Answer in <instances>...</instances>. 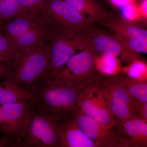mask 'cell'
Listing matches in <instances>:
<instances>
[{"instance_id":"8fae6325","label":"cell","mask_w":147,"mask_h":147,"mask_svg":"<svg viewBox=\"0 0 147 147\" xmlns=\"http://www.w3.org/2000/svg\"><path fill=\"white\" fill-rule=\"evenodd\" d=\"M73 118L84 134L95 143L96 146H121L122 138L115 135L112 129L87 115L79 109Z\"/></svg>"},{"instance_id":"30bf717a","label":"cell","mask_w":147,"mask_h":147,"mask_svg":"<svg viewBox=\"0 0 147 147\" xmlns=\"http://www.w3.org/2000/svg\"><path fill=\"white\" fill-rule=\"evenodd\" d=\"M54 25L52 20L42 13L30 30L11 43L22 53L44 47L50 42Z\"/></svg>"},{"instance_id":"4316f807","label":"cell","mask_w":147,"mask_h":147,"mask_svg":"<svg viewBox=\"0 0 147 147\" xmlns=\"http://www.w3.org/2000/svg\"><path fill=\"white\" fill-rule=\"evenodd\" d=\"M11 68L7 64L0 61V79H6L9 78L11 73Z\"/></svg>"},{"instance_id":"4dcf8cb0","label":"cell","mask_w":147,"mask_h":147,"mask_svg":"<svg viewBox=\"0 0 147 147\" xmlns=\"http://www.w3.org/2000/svg\"><path fill=\"white\" fill-rule=\"evenodd\" d=\"M32 1L36 8L41 12V9L43 6L44 0H32Z\"/></svg>"},{"instance_id":"484cf974","label":"cell","mask_w":147,"mask_h":147,"mask_svg":"<svg viewBox=\"0 0 147 147\" xmlns=\"http://www.w3.org/2000/svg\"><path fill=\"white\" fill-rule=\"evenodd\" d=\"M122 10L124 15L129 19L134 18L136 13V7L132 3L122 6Z\"/></svg>"},{"instance_id":"7a4b0ae2","label":"cell","mask_w":147,"mask_h":147,"mask_svg":"<svg viewBox=\"0 0 147 147\" xmlns=\"http://www.w3.org/2000/svg\"><path fill=\"white\" fill-rule=\"evenodd\" d=\"M88 41L86 37L54 23L49 42L50 67L43 80L54 79L78 50L86 48Z\"/></svg>"},{"instance_id":"d6986e66","label":"cell","mask_w":147,"mask_h":147,"mask_svg":"<svg viewBox=\"0 0 147 147\" xmlns=\"http://www.w3.org/2000/svg\"><path fill=\"white\" fill-rule=\"evenodd\" d=\"M21 53L2 34H0V61L11 67Z\"/></svg>"},{"instance_id":"3957f363","label":"cell","mask_w":147,"mask_h":147,"mask_svg":"<svg viewBox=\"0 0 147 147\" xmlns=\"http://www.w3.org/2000/svg\"><path fill=\"white\" fill-rule=\"evenodd\" d=\"M48 43L44 47L21 53L11 66L8 79L20 86L32 88L46 77L50 67Z\"/></svg>"},{"instance_id":"e0dca14e","label":"cell","mask_w":147,"mask_h":147,"mask_svg":"<svg viewBox=\"0 0 147 147\" xmlns=\"http://www.w3.org/2000/svg\"><path fill=\"white\" fill-rule=\"evenodd\" d=\"M39 16L24 14L11 19L4 24L2 34L11 42L30 30L35 24Z\"/></svg>"},{"instance_id":"8992f818","label":"cell","mask_w":147,"mask_h":147,"mask_svg":"<svg viewBox=\"0 0 147 147\" xmlns=\"http://www.w3.org/2000/svg\"><path fill=\"white\" fill-rule=\"evenodd\" d=\"M99 55L89 45L72 56L64 67L51 80L70 85L90 82L98 74L96 59Z\"/></svg>"},{"instance_id":"52a82bcc","label":"cell","mask_w":147,"mask_h":147,"mask_svg":"<svg viewBox=\"0 0 147 147\" xmlns=\"http://www.w3.org/2000/svg\"><path fill=\"white\" fill-rule=\"evenodd\" d=\"M92 82L87 84L82 92L79 109L91 117L105 126L113 128L116 121L110 111L106 95L98 85L93 86Z\"/></svg>"},{"instance_id":"ba28073f","label":"cell","mask_w":147,"mask_h":147,"mask_svg":"<svg viewBox=\"0 0 147 147\" xmlns=\"http://www.w3.org/2000/svg\"><path fill=\"white\" fill-rule=\"evenodd\" d=\"M32 109L31 103L18 102L0 106V131L19 147L22 130Z\"/></svg>"},{"instance_id":"d4e9b609","label":"cell","mask_w":147,"mask_h":147,"mask_svg":"<svg viewBox=\"0 0 147 147\" xmlns=\"http://www.w3.org/2000/svg\"><path fill=\"white\" fill-rule=\"evenodd\" d=\"M18 1L24 14L38 16L42 13L36 8L32 0H18Z\"/></svg>"},{"instance_id":"1f68e13d","label":"cell","mask_w":147,"mask_h":147,"mask_svg":"<svg viewBox=\"0 0 147 147\" xmlns=\"http://www.w3.org/2000/svg\"><path fill=\"white\" fill-rule=\"evenodd\" d=\"M6 22L2 17L0 15V34H2V28L3 26Z\"/></svg>"},{"instance_id":"9a60e30c","label":"cell","mask_w":147,"mask_h":147,"mask_svg":"<svg viewBox=\"0 0 147 147\" xmlns=\"http://www.w3.org/2000/svg\"><path fill=\"white\" fill-rule=\"evenodd\" d=\"M93 24L102 22L113 15L95 0H64Z\"/></svg>"},{"instance_id":"2e32d148","label":"cell","mask_w":147,"mask_h":147,"mask_svg":"<svg viewBox=\"0 0 147 147\" xmlns=\"http://www.w3.org/2000/svg\"><path fill=\"white\" fill-rule=\"evenodd\" d=\"M122 131L128 138L129 144L146 145L147 123L146 120L137 117L122 122L118 124Z\"/></svg>"},{"instance_id":"603a6c76","label":"cell","mask_w":147,"mask_h":147,"mask_svg":"<svg viewBox=\"0 0 147 147\" xmlns=\"http://www.w3.org/2000/svg\"><path fill=\"white\" fill-rule=\"evenodd\" d=\"M128 77L140 81H146L147 65L139 59L132 62L127 70Z\"/></svg>"},{"instance_id":"7c38bea8","label":"cell","mask_w":147,"mask_h":147,"mask_svg":"<svg viewBox=\"0 0 147 147\" xmlns=\"http://www.w3.org/2000/svg\"><path fill=\"white\" fill-rule=\"evenodd\" d=\"M60 146L97 147L95 143L79 129L73 118L61 123Z\"/></svg>"},{"instance_id":"44dd1931","label":"cell","mask_w":147,"mask_h":147,"mask_svg":"<svg viewBox=\"0 0 147 147\" xmlns=\"http://www.w3.org/2000/svg\"><path fill=\"white\" fill-rule=\"evenodd\" d=\"M96 66L97 71L106 75H115L119 68L117 58L107 55H98L96 59Z\"/></svg>"},{"instance_id":"f1b7e54d","label":"cell","mask_w":147,"mask_h":147,"mask_svg":"<svg viewBox=\"0 0 147 147\" xmlns=\"http://www.w3.org/2000/svg\"><path fill=\"white\" fill-rule=\"evenodd\" d=\"M147 0H142L140 5V11L145 16H147Z\"/></svg>"},{"instance_id":"ac0fdd59","label":"cell","mask_w":147,"mask_h":147,"mask_svg":"<svg viewBox=\"0 0 147 147\" xmlns=\"http://www.w3.org/2000/svg\"><path fill=\"white\" fill-rule=\"evenodd\" d=\"M123 80L128 93L135 102H147V81H140L124 76Z\"/></svg>"},{"instance_id":"5bb4252c","label":"cell","mask_w":147,"mask_h":147,"mask_svg":"<svg viewBox=\"0 0 147 147\" xmlns=\"http://www.w3.org/2000/svg\"><path fill=\"white\" fill-rule=\"evenodd\" d=\"M114 34L127 38L147 39V30L136 24L113 15L102 22Z\"/></svg>"},{"instance_id":"ffe728a7","label":"cell","mask_w":147,"mask_h":147,"mask_svg":"<svg viewBox=\"0 0 147 147\" xmlns=\"http://www.w3.org/2000/svg\"><path fill=\"white\" fill-rule=\"evenodd\" d=\"M24 15L18 0H0V15L6 22Z\"/></svg>"},{"instance_id":"6da1fadb","label":"cell","mask_w":147,"mask_h":147,"mask_svg":"<svg viewBox=\"0 0 147 147\" xmlns=\"http://www.w3.org/2000/svg\"><path fill=\"white\" fill-rule=\"evenodd\" d=\"M88 83L70 85L42 80L32 87V108L60 123L72 118L79 109L81 95Z\"/></svg>"},{"instance_id":"5b68a950","label":"cell","mask_w":147,"mask_h":147,"mask_svg":"<svg viewBox=\"0 0 147 147\" xmlns=\"http://www.w3.org/2000/svg\"><path fill=\"white\" fill-rule=\"evenodd\" d=\"M41 12L55 24L86 37L95 28L87 17L64 0H44Z\"/></svg>"},{"instance_id":"f546056e","label":"cell","mask_w":147,"mask_h":147,"mask_svg":"<svg viewBox=\"0 0 147 147\" xmlns=\"http://www.w3.org/2000/svg\"><path fill=\"white\" fill-rule=\"evenodd\" d=\"M114 4L118 6H123L132 3V0H111Z\"/></svg>"},{"instance_id":"277c9868","label":"cell","mask_w":147,"mask_h":147,"mask_svg":"<svg viewBox=\"0 0 147 147\" xmlns=\"http://www.w3.org/2000/svg\"><path fill=\"white\" fill-rule=\"evenodd\" d=\"M61 123L32 108L19 147H59Z\"/></svg>"},{"instance_id":"83f0119b","label":"cell","mask_w":147,"mask_h":147,"mask_svg":"<svg viewBox=\"0 0 147 147\" xmlns=\"http://www.w3.org/2000/svg\"><path fill=\"white\" fill-rule=\"evenodd\" d=\"M0 147H16V146L9 138L3 135L0 137Z\"/></svg>"},{"instance_id":"7402d4cb","label":"cell","mask_w":147,"mask_h":147,"mask_svg":"<svg viewBox=\"0 0 147 147\" xmlns=\"http://www.w3.org/2000/svg\"><path fill=\"white\" fill-rule=\"evenodd\" d=\"M105 95L110 111L113 116H115L117 119L119 124L129 119L136 117L134 112L128 106L111 99Z\"/></svg>"},{"instance_id":"9c48e42d","label":"cell","mask_w":147,"mask_h":147,"mask_svg":"<svg viewBox=\"0 0 147 147\" xmlns=\"http://www.w3.org/2000/svg\"><path fill=\"white\" fill-rule=\"evenodd\" d=\"M88 44L99 55L111 56L131 63L139 59V54L128 49L121 37L95 28L88 36Z\"/></svg>"},{"instance_id":"4fadbf2b","label":"cell","mask_w":147,"mask_h":147,"mask_svg":"<svg viewBox=\"0 0 147 147\" xmlns=\"http://www.w3.org/2000/svg\"><path fill=\"white\" fill-rule=\"evenodd\" d=\"M33 88L22 86L8 79L0 83V106L18 102L32 103Z\"/></svg>"},{"instance_id":"cb8c5ba5","label":"cell","mask_w":147,"mask_h":147,"mask_svg":"<svg viewBox=\"0 0 147 147\" xmlns=\"http://www.w3.org/2000/svg\"><path fill=\"white\" fill-rule=\"evenodd\" d=\"M120 37L124 44L131 51L137 53L147 54V39L127 38Z\"/></svg>"}]
</instances>
